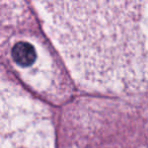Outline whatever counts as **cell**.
<instances>
[{"label": "cell", "instance_id": "7a4b0ae2", "mask_svg": "<svg viewBox=\"0 0 148 148\" xmlns=\"http://www.w3.org/2000/svg\"><path fill=\"white\" fill-rule=\"evenodd\" d=\"M9 56L13 64L23 72L36 65L40 57L36 46L29 41H15L10 46Z\"/></svg>", "mask_w": 148, "mask_h": 148}, {"label": "cell", "instance_id": "6da1fadb", "mask_svg": "<svg viewBox=\"0 0 148 148\" xmlns=\"http://www.w3.org/2000/svg\"><path fill=\"white\" fill-rule=\"evenodd\" d=\"M46 32L79 85L128 95L148 88V1H39Z\"/></svg>", "mask_w": 148, "mask_h": 148}]
</instances>
